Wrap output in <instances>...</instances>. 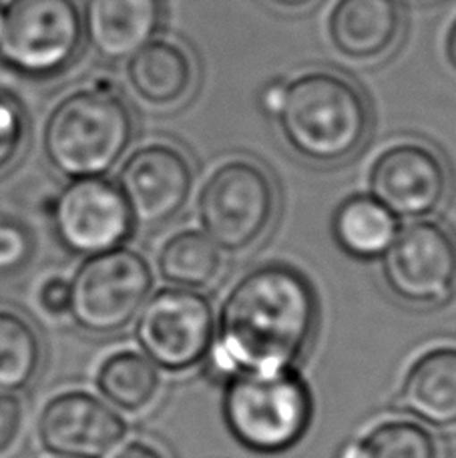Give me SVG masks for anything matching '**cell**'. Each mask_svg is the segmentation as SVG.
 I'll use <instances>...</instances> for the list:
<instances>
[{
    "instance_id": "cell-28",
    "label": "cell",
    "mask_w": 456,
    "mask_h": 458,
    "mask_svg": "<svg viewBox=\"0 0 456 458\" xmlns=\"http://www.w3.org/2000/svg\"><path fill=\"white\" fill-rule=\"evenodd\" d=\"M113 458H165V454L161 453V448L145 440H131Z\"/></svg>"
},
{
    "instance_id": "cell-11",
    "label": "cell",
    "mask_w": 456,
    "mask_h": 458,
    "mask_svg": "<svg viewBox=\"0 0 456 458\" xmlns=\"http://www.w3.org/2000/svg\"><path fill=\"white\" fill-rule=\"evenodd\" d=\"M51 224L63 248L79 258L121 248L135 229L123 193L107 177L71 179L51 201Z\"/></svg>"
},
{
    "instance_id": "cell-22",
    "label": "cell",
    "mask_w": 456,
    "mask_h": 458,
    "mask_svg": "<svg viewBox=\"0 0 456 458\" xmlns=\"http://www.w3.org/2000/svg\"><path fill=\"white\" fill-rule=\"evenodd\" d=\"M340 458H441V451L433 432L420 422L393 419L346 445Z\"/></svg>"
},
{
    "instance_id": "cell-7",
    "label": "cell",
    "mask_w": 456,
    "mask_h": 458,
    "mask_svg": "<svg viewBox=\"0 0 456 458\" xmlns=\"http://www.w3.org/2000/svg\"><path fill=\"white\" fill-rule=\"evenodd\" d=\"M69 285L72 322L95 336H107L139 314L153 290V272L139 251L121 245L87 258Z\"/></svg>"
},
{
    "instance_id": "cell-13",
    "label": "cell",
    "mask_w": 456,
    "mask_h": 458,
    "mask_svg": "<svg viewBox=\"0 0 456 458\" xmlns=\"http://www.w3.org/2000/svg\"><path fill=\"white\" fill-rule=\"evenodd\" d=\"M125 437L123 416L85 390L53 396L38 416L40 445L61 458H107Z\"/></svg>"
},
{
    "instance_id": "cell-1",
    "label": "cell",
    "mask_w": 456,
    "mask_h": 458,
    "mask_svg": "<svg viewBox=\"0 0 456 458\" xmlns=\"http://www.w3.org/2000/svg\"><path fill=\"white\" fill-rule=\"evenodd\" d=\"M320 304L298 267L270 261L251 269L227 293L211 348L219 374L296 368L314 340Z\"/></svg>"
},
{
    "instance_id": "cell-12",
    "label": "cell",
    "mask_w": 456,
    "mask_h": 458,
    "mask_svg": "<svg viewBox=\"0 0 456 458\" xmlns=\"http://www.w3.org/2000/svg\"><path fill=\"white\" fill-rule=\"evenodd\" d=\"M193 182L190 153L167 139H153L137 147L117 175V187L133 224L145 229L165 225L182 214L191 198Z\"/></svg>"
},
{
    "instance_id": "cell-19",
    "label": "cell",
    "mask_w": 456,
    "mask_h": 458,
    "mask_svg": "<svg viewBox=\"0 0 456 458\" xmlns=\"http://www.w3.org/2000/svg\"><path fill=\"white\" fill-rule=\"evenodd\" d=\"M97 388L107 404L123 412H141L159 394V368L141 352L119 350L101 362L97 370Z\"/></svg>"
},
{
    "instance_id": "cell-10",
    "label": "cell",
    "mask_w": 456,
    "mask_h": 458,
    "mask_svg": "<svg viewBox=\"0 0 456 458\" xmlns=\"http://www.w3.org/2000/svg\"><path fill=\"white\" fill-rule=\"evenodd\" d=\"M382 276L398 300L412 306H446L456 296V237L435 219L401 227L382 256Z\"/></svg>"
},
{
    "instance_id": "cell-18",
    "label": "cell",
    "mask_w": 456,
    "mask_h": 458,
    "mask_svg": "<svg viewBox=\"0 0 456 458\" xmlns=\"http://www.w3.org/2000/svg\"><path fill=\"white\" fill-rule=\"evenodd\" d=\"M398 232L401 219L368 193L350 195L332 217V233L338 248L362 261L384 256Z\"/></svg>"
},
{
    "instance_id": "cell-4",
    "label": "cell",
    "mask_w": 456,
    "mask_h": 458,
    "mask_svg": "<svg viewBox=\"0 0 456 458\" xmlns=\"http://www.w3.org/2000/svg\"><path fill=\"white\" fill-rule=\"evenodd\" d=\"M225 428L256 454H283L294 448L314 420V394L296 368L227 376L222 398Z\"/></svg>"
},
{
    "instance_id": "cell-5",
    "label": "cell",
    "mask_w": 456,
    "mask_h": 458,
    "mask_svg": "<svg viewBox=\"0 0 456 458\" xmlns=\"http://www.w3.org/2000/svg\"><path fill=\"white\" fill-rule=\"evenodd\" d=\"M280 208V193L270 169L232 155L214 165L198 198V216L211 242L227 253L256 245L270 232Z\"/></svg>"
},
{
    "instance_id": "cell-31",
    "label": "cell",
    "mask_w": 456,
    "mask_h": 458,
    "mask_svg": "<svg viewBox=\"0 0 456 458\" xmlns=\"http://www.w3.org/2000/svg\"><path fill=\"white\" fill-rule=\"evenodd\" d=\"M4 27H6V13H4V4H0V40L4 37Z\"/></svg>"
},
{
    "instance_id": "cell-32",
    "label": "cell",
    "mask_w": 456,
    "mask_h": 458,
    "mask_svg": "<svg viewBox=\"0 0 456 458\" xmlns=\"http://www.w3.org/2000/svg\"><path fill=\"white\" fill-rule=\"evenodd\" d=\"M409 3H435V0H409Z\"/></svg>"
},
{
    "instance_id": "cell-25",
    "label": "cell",
    "mask_w": 456,
    "mask_h": 458,
    "mask_svg": "<svg viewBox=\"0 0 456 458\" xmlns=\"http://www.w3.org/2000/svg\"><path fill=\"white\" fill-rule=\"evenodd\" d=\"M22 428V403L11 392H0V456L14 446Z\"/></svg>"
},
{
    "instance_id": "cell-6",
    "label": "cell",
    "mask_w": 456,
    "mask_h": 458,
    "mask_svg": "<svg viewBox=\"0 0 456 458\" xmlns=\"http://www.w3.org/2000/svg\"><path fill=\"white\" fill-rule=\"evenodd\" d=\"M0 63L27 79H53L79 59L85 45L79 0H8Z\"/></svg>"
},
{
    "instance_id": "cell-27",
    "label": "cell",
    "mask_w": 456,
    "mask_h": 458,
    "mask_svg": "<svg viewBox=\"0 0 456 458\" xmlns=\"http://www.w3.org/2000/svg\"><path fill=\"white\" fill-rule=\"evenodd\" d=\"M283 93H286V79H274L267 83L262 93H259V107L267 114V117H275V113L280 111Z\"/></svg>"
},
{
    "instance_id": "cell-2",
    "label": "cell",
    "mask_w": 456,
    "mask_h": 458,
    "mask_svg": "<svg viewBox=\"0 0 456 458\" xmlns=\"http://www.w3.org/2000/svg\"><path fill=\"white\" fill-rule=\"evenodd\" d=\"M275 127L286 149L314 167H336L364 149L372 107L364 89L346 72L309 67L286 79Z\"/></svg>"
},
{
    "instance_id": "cell-24",
    "label": "cell",
    "mask_w": 456,
    "mask_h": 458,
    "mask_svg": "<svg viewBox=\"0 0 456 458\" xmlns=\"http://www.w3.org/2000/svg\"><path fill=\"white\" fill-rule=\"evenodd\" d=\"M32 242L27 229L16 222H0V274H13L27 264Z\"/></svg>"
},
{
    "instance_id": "cell-17",
    "label": "cell",
    "mask_w": 456,
    "mask_h": 458,
    "mask_svg": "<svg viewBox=\"0 0 456 458\" xmlns=\"http://www.w3.org/2000/svg\"><path fill=\"white\" fill-rule=\"evenodd\" d=\"M398 406L433 428L456 427V346H435L414 360L398 392Z\"/></svg>"
},
{
    "instance_id": "cell-29",
    "label": "cell",
    "mask_w": 456,
    "mask_h": 458,
    "mask_svg": "<svg viewBox=\"0 0 456 458\" xmlns=\"http://www.w3.org/2000/svg\"><path fill=\"white\" fill-rule=\"evenodd\" d=\"M267 4L280 13H306L309 8L316 6L320 0H266Z\"/></svg>"
},
{
    "instance_id": "cell-21",
    "label": "cell",
    "mask_w": 456,
    "mask_h": 458,
    "mask_svg": "<svg viewBox=\"0 0 456 458\" xmlns=\"http://www.w3.org/2000/svg\"><path fill=\"white\" fill-rule=\"evenodd\" d=\"M43 366V342L27 318L0 310V392L27 390Z\"/></svg>"
},
{
    "instance_id": "cell-26",
    "label": "cell",
    "mask_w": 456,
    "mask_h": 458,
    "mask_svg": "<svg viewBox=\"0 0 456 458\" xmlns=\"http://www.w3.org/2000/svg\"><path fill=\"white\" fill-rule=\"evenodd\" d=\"M38 304L48 316L61 318L69 314L71 304V285L63 277H48L38 290Z\"/></svg>"
},
{
    "instance_id": "cell-16",
    "label": "cell",
    "mask_w": 456,
    "mask_h": 458,
    "mask_svg": "<svg viewBox=\"0 0 456 458\" xmlns=\"http://www.w3.org/2000/svg\"><path fill=\"white\" fill-rule=\"evenodd\" d=\"M163 0H85V43L99 59L123 63L159 35Z\"/></svg>"
},
{
    "instance_id": "cell-23",
    "label": "cell",
    "mask_w": 456,
    "mask_h": 458,
    "mask_svg": "<svg viewBox=\"0 0 456 458\" xmlns=\"http://www.w3.org/2000/svg\"><path fill=\"white\" fill-rule=\"evenodd\" d=\"M29 117L16 97L0 91V174L11 169L24 151Z\"/></svg>"
},
{
    "instance_id": "cell-9",
    "label": "cell",
    "mask_w": 456,
    "mask_h": 458,
    "mask_svg": "<svg viewBox=\"0 0 456 458\" xmlns=\"http://www.w3.org/2000/svg\"><path fill=\"white\" fill-rule=\"evenodd\" d=\"M368 195L398 219H426L451 195L449 161L418 137L394 139L370 163Z\"/></svg>"
},
{
    "instance_id": "cell-8",
    "label": "cell",
    "mask_w": 456,
    "mask_h": 458,
    "mask_svg": "<svg viewBox=\"0 0 456 458\" xmlns=\"http://www.w3.org/2000/svg\"><path fill=\"white\" fill-rule=\"evenodd\" d=\"M135 338L143 354L165 372H187L211 354L215 316L203 293L163 288L139 310Z\"/></svg>"
},
{
    "instance_id": "cell-15",
    "label": "cell",
    "mask_w": 456,
    "mask_h": 458,
    "mask_svg": "<svg viewBox=\"0 0 456 458\" xmlns=\"http://www.w3.org/2000/svg\"><path fill=\"white\" fill-rule=\"evenodd\" d=\"M404 29L401 0H336L325 19L334 51L358 64L386 61L401 47Z\"/></svg>"
},
{
    "instance_id": "cell-30",
    "label": "cell",
    "mask_w": 456,
    "mask_h": 458,
    "mask_svg": "<svg viewBox=\"0 0 456 458\" xmlns=\"http://www.w3.org/2000/svg\"><path fill=\"white\" fill-rule=\"evenodd\" d=\"M444 59H446V63H449V67L456 72V19L451 22L449 30H446Z\"/></svg>"
},
{
    "instance_id": "cell-20",
    "label": "cell",
    "mask_w": 456,
    "mask_h": 458,
    "mask_svg": "<svg viewBox=\"0 0 456 458\" xmlns=\"http://www.w3.org/2000/svg\"><path fill=\"white\" fill-rule=\"evenodd\" d=\"M224 267L222 250L203 232L183 229L161 245L157 269L163 282L173 288L206 290L214 284Z\"/></svg>"
},
{
    "instance_id": "cell-3",
    "label": "cell",
    "mask_w": 456,
    "mask_h": 458,
    "mask_svg": "<svg viewBox=\"0 0 456 458\" xmlns=\"http://www.w3.org/2000/svg\"><path fill=\"white\" fill-rule=\"evenodd\" d=\"M135 137V117L111 81H95L63 95L48 111L43 151L67 179L105 177L123 161Z\"/></svg>"
},
{
    "instance_id": "cell-14",
    "label": "cell",
    "mask_w": 456,
    "mask_h": 458,
    "mask_svg": "<svg viewBox=\"0 0 456 458\" xmlns=\"http://www.w3.org/2000/svg\"><path fill=\"white\" fill-rule=\"evenodd\" d=\"M125 85L145 109L171 113L198 91L199 64L183 40L157 35L125 61Z\"/></svg>"
}]
</instances>
